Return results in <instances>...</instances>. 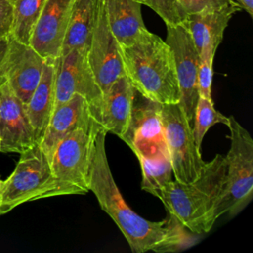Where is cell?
Listing matches in <instances>:
<instances>
[{
	"label": "cell",
	"mask_w": 253,
	"mask_h": 253,
	"mask_svg": "<svg viewBox=\"0 0 253 253\" xmlns=\"http://www.w3.org/2000/svg\"><path fill=\"white\" fill-rule=\"evenodd\" d=\"M107 132L97 133L89 180V190L100 208L114 220L133 253L177 252L191 246L195 239L182 224L168 214L161 221H150L132 211L122 196L106 153ZM193 234V233H192Z\"/></svg>",
	"instance_id": "1"
},
{
	"label": "cell",
	"mask_w": 253,
	"mask_h": 253,
	"mask_svg": "<svg viewBox=\"0 0 253 253\" xmlns=\"http://www.w3.org/2000/svg\"><path fill=\"white\" fill-rule=\"evenodd\" d=\"M225 156L216 154L206 162L200 176L188 183L172 180L163 185L156 198L168 214L193 234L209 232L216 221L214 210L225 174Z\"/></svg>",
	"instance_id": "2"
},
{
	"label": "cell",
	"mask_w": 253,
	"mask_h": 253,
	"mask_svg": "<svg viewBox=\"0 0 253 253\" xmlns=\"http://www.w3.org/2000/svg\"><path fill=\"white\" fill-rule=\"evenodd\" d=\"M120 50L125 74L136 91L159 104L180 102L173 55L164 40L146 30Z\"/></svg>",
	"instance_id": "3"
},
{
	"label": "cell",
	"mask_w": 253,
	"mask_h": 253,
	"mask_svg": "<svg viewBox=\"0 0 253 253\" xmlns=\"http://www.w3.org/2000/svg\"><path fill=\"white\" fill-rule=\"evenodd\" d=\"M96 119L69 132L55 147L50 166L55 181L52 197L84 195L90 192V170L97 133Z\"/></svg>",
	"instance_id": "4"
},
{
	"label": "cell",
	"mask_w": 253,
	"mask_h": 253,
	"mask_svg": "<svg viewBox=\"0 0 253 253\" xmlns=\"http://www.w3.org/2000/svg\"><path fill=\"white\" fill-rule=\"evenodd\" d=\"M230 147L225 156L222 190L214 210L217 219L223 214L235 216L253 198V139L233 117H228Z\"/></svg>",
	"instance_id": "5"
},
{
	"label": "cell",
	"mask_w": 253,
	"mask_h": 253,
	"mask_svg": "<svg viewBox=\"0 0 253 253\" xmlns=\"http://www.w3.org/2000/svg\"><path fill=\"white\" fill-rule=\"evenodd\" d=\"M54 188L50 161L37 143L20 153L14 171L4 180L0 192V215L24 203L52 198Z\"/></svg>",
	"instance_id": "6"
},
{
	"label": "cell",
	"mask_w": 253,
	"mask_h": 253,
	"mask_svg": "<svg viewBox=\"0 0 253 253\" xmlns=\"http://www.w3.org/2000/svg\"><path fill=\"white\" fill-rule=\"evenodd\" d=\"M160 117L175 180L183 183L196 180L206 162L195 142L192 125L179 103L162 104Z\"/></svg>",
	"instance_id": "7"
},
{
	"label": "cell",
	"mask_w": 253,
	"mask_h": 253,
	"mask_svg": "<svg viewBox=\"0 0 253 253\" xmlns=\"http://www.w3.org/2000/svg\"><path fill=\"white\" fill-rule=\"evenodd\" d=\"M166 43L169 45L176 68L180 91V106L188 122L193 126L195 108L199 99L198 74L200 55L190 33L183 23L166 25Z\"/></svg>",
	"instance_id": "8"
},
{
	"label": "cell",
	"mask_w": 253,
	"mask_h": 253,
	"mask_svg": "<svg viewBox=\"0 0 253 253\" xmlns=\"http://www.w3.org/2000/svg\"><path fill=\"white\" fill-rule=\"evenodd\" d=\"M55 64V106L79 95L86 99L97 120L102 90L90 67L88 51L70 50L66 54L56 57Z\"/></svg>",
	"instance_id": "9"
},
{
	"label": "cell",
	"mask_w": 253,
	"mask_h": 253,
	"mask_svg": "<svg viewBox=\"0 0 253 253\" xmlns=\"http://www.w3.org/2000/svg\"><path fill=\"white\" fill-rule=\"evenodd\" d=\"M161 105L134 89L129 122L121 139L136 157H150L168 151L160 117Z\"/></svg>",
	"instance_id": "10"
},
{
	"label": "cell",
	"mask_w": 253,
	"mask_h": 253,
	"mask_svg": "<svg viewBox=\"0 0 253 253\" xmlns=\"http://www.w3.org/2000/svg\"><path fill=\"white\" fill-rule=\"evenodd\" d=\"M45 58L30 44L9 38L0 66V82L6 81L13 93L26 105L39 84Z\"/></svg>",
	"instance_id": "11"
},
{
	"label": "cell",
	"mask_w": 253,
	"mask_h": 253,
	"mask_svg": "<svg viewBox=\"0 0 253 253\" xmlns=\"http://www.w3.org/2000/svg\"><path fill=\"white\" fill-rule=\"evenodd\" d=\"M88 60L95 80L102 91L126 75L120 44L111 32L102 0H97L95 24L88 48Z\"/></svg>",
	"instance_id": "12"
},
{
	"label": "cell",
	"mask_w": 253,
	"mask_h": 253,
	"mask_svg": "<svg viewBox=\"0 0 253 253\" xmlns=\"http://www.w3.org/2000/svg\"><path fill=\"white\" fill-rule=\"evenodd\" d=\"M37 144L26 105L0 82V152L21 153Z\"/></svg>",
	"instance_id": "13"
},
{
	"label": "cell",
	"mask_w": 253,
	"mask_h": 253,
	"mask_svg": "<svg viewBox=\"0 0 253 253\" xmlns=\"http://www.w3.org/2000/svg\"><path fill=\"white\" fill-rule=\"evenodd\" d=\"M74 0H46L33 29L29 44L44 58L59 56Z\"/></svg>",
	"instance_id": "14"
},
{
	"label": "cell",
	"mask_w": 253,
	"mask_h": 253,
	"mask_svg": "<svg viewBox=\"0 0 253 253\" xmlns=\"http://www.w3.org/2000/svg\"><path fill=\"white\" fill-rule=\"evenodd\" d=\"M240 8L229 2L219 8L186 16L183 24L191 35L200 57L214 56L229 20Z\"/></svg>",
	"instance_id": "15"
},
{
	"label": "cell",
	"mask_w": 253,
	"mask_h": 253,
	"mask_svg": "<svg viewBox=\"0 0 253 253\" xmlns=\"http://www.w3.org/2000/svg\"><path fill=\"white\" fill-rule=\"evenodd\" d=\"M133 91L126 75L102 91L97 121L107 133L111 132L120 138L125 133L130 118Z\"/></svg>",
	"instance_id": "16"
},
{
	"label": "cell",
	"mask_w": 253,
	"mask_h": 253,
	"mask_svg": "<svg viewBox=\"0 0 253 253\" xmlns=\"http://www.w3.org/2000/svg\"><path fill=\"white\" fill-rule=\"evenodd\" d=\"M95 119L85 98L76 95L63 104L56 105L44 133L38 143L49 161L57 144L69 132Z\"/></svg>",
	"instance_id": "17"
},
{
	"label": "cell",
	"mask_w": 253,
	"mask_h": 253,
	"mask_svg": "<svg viewBox=\"0 0 253 253\" xmlns=\"http://www.w3.org/2000/svg\"><path fill=\"white\" fill-rule=\"evenodd\" d=\"M55 58H45L39 84L26 104V111L39 143L55 107Z\"/></svg>",
	"instance_id": "18"
},
{
	"label": "cell",
	"mask_w": 253,
	"mask_h": 253,
	"mask_svg": "<svg viewBox=\"0 0 253 253\" xmlns=\"http://www.w3.org/2000/svg\"><path fill=\"white\" fill-rule=\"evenodd\" d=\"M102 1L109 27L120 46L132 44L147 30L141 16V4L137 1Z\"/></svg>",
	"instance_id": "19"
},
{
	"label": "cell",
	"mask_w": 253,
	"mask_h": 253,
	"mask_svg": "<svg viewBox=\"0 0 253 253\" xmlns=\"http://www.w3.org/2000/svg\"><path fill=\"white\" fill-rule=\"evenodd\" d=\"M97 0H74L60 55L70 50L88 51L96 18Z\"/></svg>",
	"instance_id": "20"
},
{
	"label": "cell",
	"mask_w": 253,
	"mask_h": 253,
	"mask_svg": "<svg viewBox=\"0 0 253 253\" xmlns=\"http://www.w3.org/2000/svg\"><path fill=\"white\" fill-rule=\"evenodd\" d=\"M141 168V190L156 196L160 188L172 181L173 171L168 151L154 156L137 157Z\"/></svg>",
	"instance_id": "21"
},
{
	"label": "cell",
	"mask_w": 253,
	"mask_h": 253,
	"mask_svg": "<svg viewBox=\"0 0 253 253\" xmlns=\"http://www.w3.org/2000/svg\"><path fill=\"white\" fill-rule=\"evenodd\" d=\"M13 9L10 37L29 44L30 38L40 13L46 0H9Z\"/></svg>",
	"instance_id": "22"
},
{
	"label": "cell",
	"mask_w": 253,
	"mask_h": 253,
	"mask_svg": "<svg viewBox=\"0 0 253 253\" xmlns=\"http://www.w3.org/2000/svg\"><path fill=\"white\" fill-rule=\"evenodd\" d=\"M228 117L218 112L213 105L212 99H207L199 96L195 108L193 120V135L197 146L201 149L203 139L208 130L216 124L227 125Z\"/></svg>",
	"instance_id": "23"
},
{
	"label": "cell",
	"mask_w": 253,
	"mask_h": 253,
	"mask_svg": "<svg viewBox=\"0 0 253 253\" xmlns=\"http://www.w3.org/2000/svg\"><path fill=\"white\" fill-rule=\"evenodd\" d=\"M158 14L166 25L181 24L186 19L179 0H135Z\"/></svg>",
	"instance_id": "24"
},
{
	"label": "cell",
	"mask_w": 253,
	"mask_h": 253,
	"mask_svg": "<svg viewBox=\"0 0 253 253\" xmlns=\"http://www.w3.org/2000/svg\"><path fill=\"white\" fill-rule=\"evenodd\" d=\"M213 58L214 56L200 57V66L198 74L199 96L207 99H211Z\"/></svg>",
	"instance_id": "25"
},
{
	"label": "cell",
	"mask_w": 253,
	"mask_h": 253,
	"mask_svg": "<svg viewBox=\"0 0 253 253\" xmlns=\"http://www.w3.org/2000/svg\"><path fill=\"white\" fill-rule=\"evenodd\" d=\"M229 2L230 0H179L186 16L193 13L216 9Z\"/></svg>",
	"instance_id": "26"
},
{
	"label": "cell",
	"mask_w": 253,
	"mask_h": 253,
	"mask_svg": "<svg viewBox=\"0 0 253 253\" xmlns=\"http://www.w3.org/2000/svg\"><path fill=\"white\" fill-rule=\"evenodd\" d=\"M13 23V9L9 0H0V39L10 36Z\"/></svg>",
	"instance_id": "27"
},
{
	"label": "cell",
	"mask_w": 253,
	"mask_h": 253,
	"mask_svg": "<svg viewBox=\"0 0 253 253\" xmlns=\"http://www.w3.org/2000/svg\"><path fill=\"white\" fill-rule=\"evenodd\" d=\"M240 9L245 10L250 17H253V0H230Z\"/></svg>",
	"instance_id": "28"
},
{
	"label": "cell",
	"mask_w": 253,
	"mask_h": 253,
	"mask_svg": "<svg viewBox=\"0 0 253 253\" xmlns=\"http://www.w3.org/2000/svg\"><path fill=\"white\" fill-rule=\"evenodd\" d=\"M9 38H10V36L6 37V38H3V39H0V66H1L2 60L5 56V53H6L7 48H8Z\"/></svg>",
	"instance_id": "29"
},
{
	"label": "cell",
	"mask_w": 253,
	"mask_h": 253,
	"mask_svg": "<svg viewBox=\"0 0 253 253\" xmlns=\"http://www.w3.org/2000/svg\"><path fill=\"white\" fill-rule=\"evenodd\" d=\"M3 187H4V181L3 180H1L0 179V192L2 191V189H3Z\"/></svg>",
	"instance_id": "30"
}]
</instances>
